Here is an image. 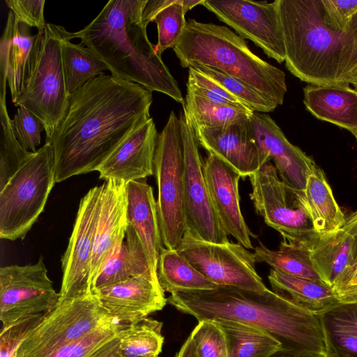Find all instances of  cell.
<instances>
[{"instance_id": "6da1fadb", "label": "cell", "mask_w": 357, "mask_h": 357, "mask_svg": "<svg viewBox=\"0 0 357 357\" xmlns=\"http://www.w3.org/2000/svg\"><path fill=\"white\" fill-rule=\"evenodd\" d=\"M152 92L142 86L102 75L70 96L67 114L52 135L56 183L97 171L139 125L151 118Z\"/></svg>"}, {"instance_id": "7a4b0ae2", "label": "cell", "mask_w": 357, "mask_h": 357, "mask_svg": "<svg viewBox=\"0 0 357 357\" xmlns=\"http://www.w3.org/2000/svg\"><path fill=\"white\" fill-rule=\"evenodd\" d=\"M167 303L198 321L241 323L261 329L281 344V351L319 357L326 343L319 316L267 289L255 291L230 286L171 294Z\"/></svg>"}, {"instance_id": "3957f363", "label": "cell", "mask_w": 357, "mask_h": 357, "mask_svg": "<svg viewBox=\"0 0 357 357\" xmlns=\"http://www.w3.org/2000/svg\"><path fill=\"white\" fill-rule=\"evenodd\" d=\"M146 1L110 0L82 29L71 33L59 28L64 39L80 38L112 76L162 93L183 105L176 80L148 38L142 22Z\"/></svg>"}, {"instance_id": "277c9868", "label": "cell", "mask_w": 357, "mask_h": 357, "mask_svg": "<svg viewBox=\"0 0 357 357\" xmlns=\"http://www.w3.org/2000/svg\"><path fill=\"white\" fill-rule=\"evenodd\" d=\"M180 65H202L238 79L276 107L287 91L285 73L264 61L225 26L190 19L173 48Z\"/></svg>"}, {"instance_id": "5b68a950", "label": "cell", "mask_w": 357, "mask_h": 357, "mask_svg": "<svg viewBox=\"0 0 357 357\" xmlns=\"http://www.w3.org/2000/svg\"><path fill=\"white\" fill-rule=\"evenodd\" d=\"M285 66L312 84L342 83L344 33L326 21L321 0H279Z\"/></svg>"}, {"instance_id": "8992f818", "label": "cell", "mask_w": 357, "mask_h": 357, "mask_svg": "<svg viewBox=\"0 0 357 357\" xmlns=\"http://www.w3.org/2000/svg\"><path fill=\"white\" fill-rule=\"evenodd\" d=\"M33 63L15 107H24L45 126L46 139L50 138L64 119L68 109L70 95L63 74L61 41L59 25L47 23L38 31Z\"/></svg>"}, {"instance_id": "52a82bcc", "label": "cell", "mask_w": 357, "mask_h": 357, "mask_svg": "<svg viewBox=\"0 0 357 357\" xmlns=\"http://www.w3.org/2000/svg\"><path fill=\"white\" fill-rule=\"evenodd\" d=\"M54 155L46 143L0 190V238L24 239L43 211L55 184Z\"/></svg>"}, {"instance_id": "ba28073f", "label": "cell", "mask_w": 357, "mask_h": 357, "mask_svg": "<svg viewBox=\"0 0 357 357\" xmlns=\"http://www.w3.org/2000/svg\"><path fill=\"white\" fill-rule=\"evenodd\" d=\"M156 201L163 245L176 250L186 231L183 194V149L179 118L171 112L158 134L154 156Z\"/></svg>"}, {"instance_id": "9c48e42d", "label": "cell", "mask_w": 357, "mask_h": 357, "mask_svg": "<svg viewBox=\"0 0 357 357\" xmlns=\"http://www.w3.org/2000/svg\"><path fill=\"white\" fill-rule=\"evenodd\" d=\"M249 178L250 197L257 213L282 236L283 241L309 246L317 238L319 234L314 229L304 192L280 180L271 160Z\"/></svg>"}, {"instance_id": "30bf717a", "label": "cell", "mask_w": 357, "mask_h": 357, "mask_svg": "<svg viewBox=\"0 0 357 357\" xmlns=\"http://www.w3.org/2000/svg\"><path fill=\"white\" fill-rule=\"evenodd\" d=\"M113 319L93 294L59 299L22 341L15 357H45Z\"/></svg>"}, {"instance_id": "8fae6325", "label": "cell", "mask_w": 357, "mask_h": 357, "mask_svg": "<svg viewBox=\"0 0 357 357\" xmlns=\"http://www.w3.org/2000/svg\"><path fill=\"white\" fill-rule=\"evenodd\" d=\"M176 250L217 286L235 287L255 291L268 289L256 271L254 254L238 243L208 242L185 231Z\"/></svg>"}, {"instance_id": "7c38bea8", "label": "cell", "mask_w": 357, "mask_h": 357, "mask_svg": "<svg viewBox=\"0 0 357 357\" xmlns=\"http://www.w3.org/2000/svg\"><path fill=\"white\" fill-rule=\"evenodd\" d=\"M183 149V194L186 231L202 241L225 243L228 235L213 208L195 128L183 112L179 114Z\"/></svg>"}, {"instance_id": "4fadbf2b", "label": "cell", "mask_w": 357, "mask_h": 357, "mask_svg": "<svg viewBox=\"0 0 357 357\" xmlns=\"http://www.w3.org/2000/svg\"><path fill=\"white\" fill-rule=\"evenodd\" d=\"M59 298L47 275L43 257L33 264L1 267V329L24 317L50 312Z\"/></svg>"}, {"instance_id": "5bb4252c", "label": "cell", "mask_w": 357, "mask_h": 357, "mask_svg": "<svg viewBox=\"0 0 357 357\" xmlns=\"http://www.w3.org/2000/svg\"><path fill=\"white\" fill-rule=\"evenodd\" d=\"M202 5L240 37L253 42L268 57L280 63L285 61L279 0H204Z\"/></svg>"}, {"instance_id": "9a60e30c", "label": "cell", "mask_w": 357, "mask_h": 357, "mask_svg": "<svg viewBox=\"0 0 357 357\" xmlns=\"http://www.w3.org/2000/svg\"><path fill=\"white\" fill-rule=\"evenodd\" d=\"M101 192L102 185L95 186L80 200L68 245L61 260L63 277L59 299L93 294L91 264Z\"/></svg>"}, {"instance_id": "2e32d148", "label": "cell", "mask_w": 357, "mask_h": 357, "mask_svg": "<svg viewBox=\"0 0 357 357\" xmlns=\"http://www.w3.org/2000/svg\"><path fill=\"white\" fill-rule=\"evenodd\" d=\"M249 116L218 128H195L199 144L236 169L241 177L257 172L271 160L255 140Z\"/></svg>"}, {"instance_id": "e0dca14e", "label": "cell", "mask_w": 357, "mask_h": 357, "mask_svg": "<svg viewBox=\"0 0 357 357\" xmlns=\"http://www.w3.org/2000/svg\"><path fill=\"white\" fill-rule=\"evenodd\" d=\"M249 119L259 148L274 162L281 180L304 192L309 175L317 166L314 160L293 145L269 115L253 112Z\"/></svg>"}, {"instance_id": "ac0fdd59", "label": "cell", "mask_w": 357, "mask_h": 357, "mask_svg": "<svg viewBox=\"0 0 357 357\" xmlns=\"http://www.w3.org/2000/svg\"><path fill=\"white\" fill-rule=\"evenodd\" d=\"M204 174L213 208L227 235L247 249H253V234L247 225L240 207L239 173L215 155L209 154L204 162Z\"/></svg>"}, {"instance_id": "d6986e66", "label": "cell", "mask_w": 357, "mask_h": 357, "mask_svg": "<svg viewBox=\"0 0 357 357\" xmlns=\"http://www.w3.org/2000/svg\"><path fill=\"white\" fill-rule=\"evenodd\" d=\"M92 293L109 316L126 325L149 317L167 303L160 284L144 276L132 277Z\"/></svg>"}, {"instance_id": "ffe728a7", "label": "cell", "mask_w": 357, "mask_h": 357, "mask_svg": "<svg viewBox=\"0 0 357 357\" xmlns=\"http://www.w3.org/2000/svg\"><path fill=\"white\" fill-rule=\"evenodd\" d=\"M158 136L151 117L132 131L98 168L99 178L127 183L153 175Z\"/></svg>"}, {"instance_id": "44dd1931", "label": "cell", "mask_w": 357, "mask_h": 357, "mask_svg": "<svg viewBox=\"0 0 357 357\" xmlns=\"http://www.w3.org/2000/svg\"><path fill=\"white\" fill-rule=\"evenodd\" d=\"M20 24L10 10L0 40V100H6L8 84L14 102L21 93L33 63L38 33Z\"/></svg>"}, {"instance_id": "7402d4cb", "label": "cell", "mask_w": 357, "mask_h": 357, "mask_svg": "<svg viewBox=\"0 0 357 357\" xmlns=\"http://www.w3.org/2000/svg\"><path fill=\"white\" fill-rule=\"evenodd\" d=\"M126 185L125 182L117 180H108L102 184L91 264V288L113 248L118 241L126 238L128 226Z\"/></svg>"}, {"instance_id": "603a6c76", "label": "cell", "mask_w": 357, "mask_h": 357, "mask_svg": "<svg viewBox=\"0 0 357 357\" xmlns=\"http://www.w3.org/2000/svg\"><path fill=\"white\" fill-rule=\"evenodd\" d=\"M126 217L146 252L151 271L158 280L157 267L162 241L152 187L146 179L126 183Z\"/></svg>"}, {"instance_id": "cb8c5ba5", "label": "cell", "mask_w": 357, "mask_h": 357, "mask_svg": "<svg viewBox=\"0 0 357 357\" xmlns=\"http://www.w3.org/2000/svg\"><path fill=\"white\" fill-rule=\"evenodd\" d=\"M303 102L316 118L349 130L357 137V91L349 84H308Z\"/></svg>"}, {"instance_id": "d4e9b609", "label": "cell", "mask_w": 357, "mask_h": 357, "mask_svg": "<svg viewBox=\"0 0 357 357\" xmlns=\"http://www.w3.org/2000/svg\"><path fill=\"white\" fill-rule=\"evenodd\" d=\"M309 248L311 259L322 282L335 291L354 261V238L340 228L319 234Z\"/></svg>"}, {"instance_id": "484cf974", "label": "cell", "mask_w": 357, "mask_h": 357, "mask_svg": "<svg viewBox=\"0 0 357 357\" xmlns=\"http://www.w3.org/2000/svg\"><path fill=\"white\" fill-rule=\"evenodd\" d=\"M268 279L273 291L317 316L342 303L335 291L321 281L293 277L273 269Z\"/></svg>"}, {"instance_id": "4316f807", "label": "cell", "mask_w": 357, "mask_h": 357, "mask_svg": "<svg viewBox=\"0 0 357 357\" xmlns=\"http://www.w3.org/2000/svg\"><path fill=\"white\" fill-rule=\"evenodd\" d=\"M304 194L314 229L319 234L332 232L342 227L346 216L319 167L317 166L309 175Z\"/></svg>"}, {"instance_id": "83f0119b", "label": "cell", "mask_w": 357, "mask_h": 357, "mask_svg": "<svg viewBox=\"0 0 357 357\" xmlns=\"http://www.w3.org/2000/svg\"><path fill=\"white\" fill-rule=\"evenodd\" d=\"M319 317L326 353L333 357H357V302L341 303Z\"/></svg>"}, {"instance_id": "f1b7e54d", "label": "cell", "mask_w": 357, "mask_h": 357, "mask_svg": "<svg viewBox=\"0 0 357 357\" xmlns=\"http://www.w3.org/2000/svg\"><path fill=\"white\" fill-rule=\"evenodd\" d=\"M164 291L171 294L213 289L218 286L194 268L176 250L162 248L157 267Z\"/></svg>"}, {"instance_id": "f546056e", "label": "cell", "mask_w": 357, "mask_h": 357, "mask_svg": "<svg viewBox=\"0 0 357 357\" xmlns=\"http://www.w3.org/2000/svg\"><path fill=\"white\" fill-rule=\"evenodd\" d=\"M256 262H264L281 273L322 282L316 271L307 245L282 241L278 250H270L261 242L255 248Z\"/></svg>"}, {"instance_id": "4dcf8cb0", "label": "cell", "mask_w": 357, "mask_h": 357, "mask_svg": "<svg viewBox=\"0 0 357 357\" xmlns=\"http://www.w3.org/2000/svg\"><path fill=\"white\" fill-rule=\"evenodd\" d=\"M61 57L66 87L70 96L93 78L105 75L103 72L108 70L106 65L85 45L73 43L63 38Z\"/></svg>"}, {"instance_id": "1f68e13d", "label": "cell", "mask_w": 357, "mask_h": 357, "mask_svg": "<svg viewBox=\"0 0 357 357\" xmlns=\"http://www.w3.org/2000/svg\"><path fill=\"white\" fill-rule=\"evenodd\" d=\"M219 323L227 336L231 357H270L281 350V344L261 329L237 322Z\"/></svg>"}, {"instance_id": "d6a6232c", "label": "cell", "mask_w": 357, "mask_h": 357, "mask_svg": "<svg viewBox=\"0 0 357 357\" xmlns=\"http://www.w3.org/2000/svg\"><path fill=\"white\" fill-rule=\"evenodd\" d=\"M162 328V322L149 317L127 325L121 334V356L159 357L164 343Z\"/></svg>"}, {"instance_id": "836d02e7", "label": "cell", "mask_w": 357, "mask_h": 357, "mask_svg": "<svg viewBox=\"0 0 357 357\" xmlns=\"http://www.w3.org/2000/svg\"><path fill=\"white\" fill-rule=\"evenodd\" d=\"M183 112L195 128H218L250 116L247 107L218 104L187 91Z\"/></svg>"}, {"instance_id": "e575fe53", "label": "cell", "mask_w": 357, "mask_h": 357, "mask_svg": "<svg viewBox=\"0 0 357 357\" xmlns=\"http://www.w3.org/2000/svg\"><path fill=\"white\" fill-rule=\"evenodd\" d=\"M10 121L6 100H0V190L34 154L18 142Z\"/></svg>"}, {"instance_id": "d590c367", "label": "cell", "mask_w": 357, "mask_h": 357, "mask_svg": "<svg viewBox=\"0 0 357 357\" xmlns=\"http://www.w3.org/2000/svg\"><path fill=\"white\" fill-rule=\"evenodd\" d=\"M190 67L216 82L253 112L266 113L272 112L277 107L254 89L238 79L222 73L215 68L202 65Z\"/></svg>"}, {"instance_id": "8d00e7d4", "label": "cell", "mask_w": 357, "mask_h": 357, "mask_svg": "<svg viewBox=\"0 0 357 357\" xmlns=\"http://www.w3.org/2000/svg\"><path fill=\"white\" fill-rule=\"evenodd\" d=\"M189 335L196 357H231L227 336L219 322L199 321Z\"/></svg>"}, {"instance_id": "74e56055", "label": "cell", "mask_w": 357, "mask_h": 357, "mask_svg": "<svg viewBox=\"0 0 357 357\" xmlns=\"http://www.w3.org/2000/svg\"><path fill=\"white\" fill-rule=\"evenodd\" d=\"M183 0H176L162 10L154 18L158 29V43L155 46L158 55L178 42L186 25Z\"/></svg>"}, {"instance_id": "f35d334b", "label": "cell", "mask_w": 357, "mask_h": 357, "mask_svg": "<svg viewBox=\"0 0 357 357\" xmlns=\"http://www.w3.org/2000/svg\"><path fill=\"white\" fill-rule=\"evenodd\" d=\"M126 326L114 319L109 321L84 337L45 357H89L103 344L115 337Z\"/></svg>"}, {"instance_id": "ab89813d", "label": "cell", "mask_w": 357, "mask_h": 357, "mask_svg": "<svg viewBox=\"0 0 357 357\" xmlns=\"http://www.w3.org/2000/svg\"><path fill=\"white\" fill-rule=\"evenodd\" d=\"M123 240L117 242L105 260L93 283L92 291L133 277L126 244Z\"/></svg>"}, {"instance_id": "60d3db41", "label": "cell", "mask_w": 357, "mask_h": 357, "mask_svg": "<svg viewBox=\"0 0 357 357\" xmlns=\"http://www.w3.org/2000/svg\"><path fill=\"white\" fill-rule=\"evenodd\" d=\"M187 91L218 104L246 107L216 82L192 67L188 68Z\"/></svg>"}, {"instance_id": "b9f144b4", "label": "cell", "mask_w": 357, "mask_h": 357, "mask_svg": "<svg viewBox=\"0 0 357 357\" xmlns=\"http://www.w3.org/2000/svg\"><path fill=\"white\" fill-rule=\"evenodd\" d=\"M13 134L26 150L36 153L40 144L41 132L45 130L43 122L24 107H17L10 121Z\"/></svg>"}, {"instance_id": "7bdbcfd3", "label": "cell", "mask_w": 357, "mask_h": 357, "mask_svg": "<svg viewBox=\"0 0 357 357\" xmlns=\"http://www.w3.org/2000/svg\"><path fill=\"white\" fill-rule=\"evenodd\" d=\"M43 315L38 314L28 316L1 329L0 357H15L22 341L40 324Z\"/></svg>"}, {"instance_id": "ee69618b", "label": "cell", "mask_w": 357, "mask_h": 357, "mask_svg": "<svg viewBox=\"0 0 357 357\" xmlns=\"http://www.w3.org/2000/svg\"><path fill=\"white\" fill-rule=\"evenodd\" d=\"M126 244L133 277L144 276L160 284L152 273L146 252L139 237L128 224L126 232Z\"/></svg>"}, {"instance_id": "f6af8a7d", "label": "cell", "mask_w": 357, "mask_h": 357, "mask_svg": "<svg viewBox=\"0 0 357 357\" xmlns=\"http://www.w3.org/2000/svg\"><path fill=\"white\" fill-rule=\"evenodd\" d=\"M20 24L36 27L38 31L44 30L46 23L44 17L45 0H6Z\"/></svg>"}, {"instance_id": "bcb514c9", "label": "cell", "mask_w": 357, "mask_h": 357, "mask_svg": "<svg viewBox=\"0 0 357 357\" xmlns=\"http://www.w3.org/2000/svg\"><path fill=\"white\" fill-rule=\"evenodd\" d=\"M344 48L341 82L349 84L357 69V11L349 20L344 31Z\"/></svg>"}, {"instance_id": "7dc6e473", "label": "cell", "mask_w": 357, "mask_h": 357, "mask_svg": "<svg viewBox=\"0 0 357 357\" xmlns=\"http://www.w3.org/2000/svg\"><path fill=\"white\" fill-rule=\"evenodd\" d=\"M324 16L335 29L344 32L357 11V0H321Z\"/></svg>"}, {"instance_id": "c3c4849f", "label": "cell", "mask_w": 357, "mask_h": 357, "mask_svg": "<svg viewBox=\"0 0 357 357\" xmlns=\"http://www.w3.org/2000/svg\"><path fill=\"white\" fill-rule=\"evenodd\" d=\"M357 287V258L344 274L335 291L342 303H353L354 292Z\"/></svg>"}, {"instance_id": "681fc988", "label": "cell", "mask_w": 357, "mask_h": 357, "mask_svg": "<svg viewBox=\"0 0 357 357\" xmlns=\"http://www.w3.org/2000/svg\"><path fill=\"white\" fill-rule=\"evenodd\" d=\"M176 0H147L142 12V22L146 27L149 22H153L155 17L164 8L174 3Z\"/></svg>"}, {"instance_id": "f907efd6", "label": "cell", "mask_w": 357, "mask_h": 357, "mask_svg": "<svg viewBox=\"0 0 357 357\" xmlns=\"http://www.w3.org/2000/svg\"><path fill=\"white\" fill-rule=\"evenodd\" d=\"M122 331L115 337L103 344L89 357H121L119 354V346Z\"/></svg>"}, {"instance_id": "816d5d0a", "label": "cell", "mask_w": 357, "mask_h": 357, "mask_svg": "<svg viewBox=\"0 0 357 357\" xmlns=\"http://www.w3.org/2000/svg\"><path fill=\"white\" fill-rule=\"evenodd\" d=\"M341 229L349 234L354 239V261L357 258V211L346 217L345 222Z\"/></svg>"}, {"instance_id": "f5cc1de1", "label": "cell", "mask_w": 357, "mask_h": 357, "mask_svg": "<svg viewBox=\"0 0 357 357\" xmlns=\"http://www.w3.org/2000/svg\"><path fill=\"white\" fill-rule=\"evenodd\" d=\"M175 357H196L193 344L190 335L183 342Z\"/></svg>"}, {"instance_id": "db71d44e", "label": "cell", "mask_w": 357, "mask_h": 357, "mask_svg": "<svg viewBox=\"0 0 357 357\" xmlns=\"http://www.w3.org/2000/svg\"><path fill=\"white\" fill-rule=\"evenodd\" d=\"M204 0H183L182 6L185 13L198 4H202Z\"/></svg>"}, {"instance_id": "11a10c76", "label": "cell", "mask_w": 357, "mask_h": 357, "mask_svg": "<svg viewBox=\"0 0 357 357\" xmlns=\"http://www.w3.org/2000/svg\"><path fill=\"white\" fill-rule=\"evenodd\" d=\"M270 357H310L303 355H299L294 353L286 352L283 351H278Z\"/></svg>"}, {"instance_id": "9f6ffc18", "label": "cell", "mask_w": 357, "mask_h": 357, "mask_svg": "<svg viewBox=\"0 0 357 357\" xmlns=\"http://www.w3.org/2000/svg\"><path fill=\"white\" fill-rule=\"evenodd\" d=\"M350 84H353L354 86V89L357 91V69L354 72V73L351 77Z\"/></svg>"}, {"instance_id": "6f0895ef", "label": "cell", "mask_w": 357, "mask_h": 357, "mask_svg": "<svg viewBox=\"0 0 357 357\" xmlns=\"http://www.w3.org/2000/svg\"><path fill=\"white\" fill-rule=\"evenodd\" d=\"M354 300H355V302H357V287L354 292Z\"/></svg>"}, {"instance_id": "680465c9", "label": "cell", "mask_w": 357, "mask_h": 357, "mask_svg": "<svg viewBox=\"0 0 357 357\" xmlns=\"http://www.w3.org/2000/svg\"><path fill=\"white\" fill-rule=\"evenodd\" d=\"M319 357H333V356H331V355H329L328 354L326 353V354L322 355V356H321Z\"/></svg>"}, {"instance_id": "91938a15", "label": "cell", "mask_w": 357, "mask_h": 357, "mask_svg": "<svg viewBox=\"0 0 357 357\" xmlns=\"http://www.w3.org/2000/svg\"><path fill=\"white\" fill-rule=\"evenodd\" d=\"M356 140H357V137H356Z\"/></svg>"}]
</instances>
